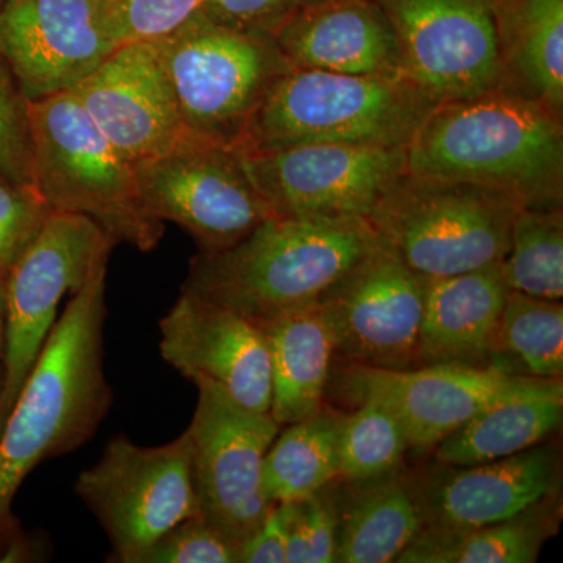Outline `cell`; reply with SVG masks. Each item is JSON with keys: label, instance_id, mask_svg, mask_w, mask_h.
<instances>
[{"label": "cell", "instance_id": "1", "mask_svg": "<svg viewBox=\"0 0 563 563\" xmlns=\"http://www.w3.org/2000/svg\"><path fill=\"white\" fill-rule=\"evenodd\" d=\"M406 161L413 176L477 185L526 209L562 207V117L510 88L433 107Z\"/></svg>", "mask_w": 563, "mask_h": 563}, {"label": "cell", "instance_id": "2", "mask_svg": "<svg viewBox=\"0 0 563 563\" xmlns=\"http://www.w3.org/2000/svg\"><path fill=\"white\" fill-rule=\"evenodd\" d=\"M107 262L73 292L0 431V526L18 488L46 459L92 439L113 393L103 372Z\"/></svg>", "mask_w": 563, "mask_h": 563}, {"label": "cell", "instance_id": "3", "mask_svg": "<svg viewBox=\"0 0 563 563\" xmlns=\"http://www.w3.org/2000/svg\"><path fill=\"white\" fill-rule=\"evenodd\" d=\"M377 242L362 218H269L235 246L192 258L181 291L262 325L321 301Z\"/></svg>", "mask_w": 563, "mask_h": 563}, {"label": "cell", "instance_id": "4", "mask_svg": "<svg viewBox=\"0 0 563 563\" xmlns=\"http://www.w3.org/2000/svg\"><path fill=\"white\" fill-rule=\"evenodd\" d=\"M435 106L406 77L288 68L252 113L235 150L309 143L407 146Z\"/></svg>", "mask_w": 563, "mask_h": 563}, {"label": "cell", "instance_id": "5", "mask_svg": "<svg viewBox=\"0 0 563 563\" xmlns=\"http://www.w3.org/2000/svg\"><path fill=\"white\" fill-rule=\"evenodd\" d=\"M33 187L51 210L84 214L114 243L152 251L163 236L141 199L139 173L95 124L76 92L29 102Z\"/></svg>", "mask_w": 563, "mask_h": 563}, {"label": "cell", "instance_id": "6", "mask_svg": "<svg viewBox=\"0 0 563 563\" xmlns=\"http://www.w3.org/2000/svg\"><path fill=\"white\" fill-rule=\"evenodd\" d=\"M520 209L488 188L406 172L374 207L368 222L413 273L437 279L501 263Z\"/></svg>", "mask_w": 563, "mask_h": 563}, {"label": "cell", "instance_id": "7", "mask_svg": "<svg viewBox=\"0 0 563 563\" xmlns=\"http://www.w3.org/2000/svg\"><path fill=\"white\" fill-rule=\"evenodd\" d=\"M152 44L185 128L233 147L274 81L288 69L269 36L222 27L199 14Z\"/></svg>", "mask_w": 563, "mask_h": 563}, {"label": "cell", "instance_id": "8", "mask_svg": "<svg viewBox=\"0 0 563 563\" xmlns=\"http://www.w3.org/2000/svg\"><path fill=\"white\" fill-rule=\"evenodd\" d=\"M114 244L90 218L52 210L38 235L10 266L0 431L57 321L62 299L109 261Z\"/></svg>", "mask_w": 563, "mask_h": 563}, {"label": "cell", "instance_id": "9", "mask_svg": "<svg viewBox=\"0 0 563 563\" xmlns=\"http://www.w3.org/2000/svg\"><path fill=\"white\" fill-rule=\"evenodd\" d=\"M76 492L109 536L111 561L139 563L169 529L199 515L187 432L162 446L114 437L77 477Z\"/></svg>", "mask_w": 563, "mask_h": 563}, {"label": "cell", "instance_id": "10", "mask_svg": "<svg viewBox=\"0 0 563 563\" xmlns=\"http://www.w3.org/2000/svg\"><path fill=\"white\" fill-rule=\"evenodd\" d=\"M136 173L152 217L180 225L206 254L235 246L276 217L247 176L240 152L195 132Z\"/></svg>", "mask_w": 563, "mask_h": 563}, {"label": "cell", "instance_id": "11", "mask_svg": "<svg viewBox=\"0 0 563 563\" xmlns=\"http://www.w3.org/2000/svg\"><path fill=\"white\" fill-rule=\"evenodd\" d=\"M192 384L199 399L185 432L199 517L240 547L272 509L263 462L282 428L272 413L240 406L210 380Z\"/></svg>", "mask_w": 563, "mask_h": 563}, {"label": "cell", "instance_id": "12", "mask_svg": "<svg viewBox=\"0 0 563 563\" xmlns=\"http://www.w3.org/2000/svg\"><path fill=\"white\" fill-rule=\"evenodd\" d=\"M239 152L276 217L368 220L407 172L406 146L309 143Z\"/></svg>", "mask_w": 563, "mask_h": 563}, {"label": "cell", "instance_id": "13", "mask_svg": "<svg viewBox=\"0 0 563 563\" xmlns=\"http://www.w3.org/2000/svg\"><path fill=\"white\" fill-rule=\"evenodd\" d=\"M401 47L404 77L433 103L503 87L493 0H376Z\"/></svg>", "mask_w": 563, "mask_h": 563}, {"label": "cell", "instance_id": "14", "mask_svg": "<svg viewBox=\"0 0 563 563\" xmlns=\"http://www.w3.org/2000/svg\"><path fill=\"white\" fill-rule=\"evenodd\" d=\"M547 380L551 379L479 366L387 369L351 363L339 373L336 384L347 401L390 410L401 422L409 448L428 451L493 404L536 390Z\"/></svg>", "mask_w": 563, "mask_h": 563}, {"label": "cell", "instance_id": "15", "mask_svg": "<svg viewBox=\"0 0 563 563\" xmlns=\"http://www.w3.org/2000/svg\"><path fill=\"white\" fill-rule=\"evenodd\" d=\"M321 302L335 354L376 368L407 369L420 363L424 277L380 240Z\"/></svg>", "mask_w": 563, "mask_h": 563}, {"label": "cell", "instance_id": "16", "mask_svg": "<svg viewBox=\"0 0 563 563\" xmlns=\"http://www.w3.org/2000/svg\"><path fill=\"white\" fill-rule=\"evenodd\" d=\"M120 46L109 0H5L0 54L29 102L76 90Z\"/></svg>", "mask_w": 563, "mask_h": 563}, {"label": "cell", "instance_id": "17", "mask_svg": "<svg viewBox=\"0 0 563 563\" xmlns=\"http://www.w3.org/2000/svg\"><path fill=\"white\" fill-rule=\"evenodd\" d=\"M161 352L191 383L210 380L255 412L272 409L268 340L242 314L181 291L161 320Z\"/></svg>", "mask_w": 563, "mask_h": 563}, {"label": "cell", "instance_id": "18", "mask_svg": "<svg viewBox=\"0 0 563 563\" xmlns=\"http://www.w3.org/2000/svg\"><path fill=\"white\" fill-rule=\"evenodd\" d=\"M77 98L110 143L139 168L188 131L152 43H124L77 85Z\"/></svg>", "mask_w": 563, "mask_h": 563}, {"label": "cell", "instance_id": "19", "mask_svg": "<svg viewBox=\"0 0 563 563\" xmlns=\"http://www.w3.org/2000/svg\"><path fill=\"white\" fill-rule=\"evenodd\" d=\"M407 484L421 531H473L525 512L558 495L561 465L554 448L537 446L479 465L448 466Z\"/></svg>", "mask_w": 563, "mask_h": 563}, {"label": "cell", "instance_id": "20", "mask_svg": "<svg viewBox=\"0 0 563 563\" xmlns=\"http://www.w3.org/2000/svg\"><path fill=\"white\" fill-rule=\"evenodd\" d=\"M269 38L288 68L404 77L398 36L376 0H318Z\"/></svg>", "mask_w": 563, "mask_h": 563}, {"label": "cell", "instance_id": "21", "mask_svg": "<svg viewBox=\"0 0 563 563\" xmlns=\"http://www.w3.org/2000/svg\"><path fill=\"white\" fill-rule=\"evenodd\" d=\"M501 263L424 279L420 363L487 368L509 292Z\"/></svg>", "mask_w": 563, "mask_h": 563}, {"label": "cell", "instance_id": "22", "mask_svg": "<svg viewBox=\"0 0 563 563\" xmlns=\"http://www.w3.org/2000/svg\"><path fill=\"white\" fill-rule=\"evenodd\" d=\"M268 340L273 398L269 413L280 428L320 412L331 377L335 339L321 301L258 325Z\"/></svg>", "mask_w": 563, "mask_h": 563}, {"label": "cell", "instance_id": "23", "mask_svg": "<svg viewBox=\"0 0 563 563\" xmlns=\"http://www.w3.org/2000/svg\"><path fill=\"white\" fill-rule=\"evenodd\" d=\"M503 87L562 117L563 0H493Z\"/></svg>", "mask_w": 563, "mask_h": 563}, {"label": "cell", "instance_id": "24", "mask_svg": "<svg viewBox=\"0 0 563 563\" xmlns=\"http://www.w3.org/2000/svg\"><path fill=\"white\" fill-rule=\"evenodd\" d=\"M563 420L562 379L504 399L477 413L433 448L437 462L470 466L523 453L559 431Z\"/></svg>", "mask_w": 563, "mask_h": 563}, {"label": "cell", "instance_id": "25", "mask_svg": "<svg viewBox=\"0 0 563 563\" xmlns=\"http://www.w3.org/2000/svg\"><path fill=\"white\" fill-rule=\"evenodd\" d=\"M357 487L346 506L339 507L335 562L398 561L421 531L409 487L398 474Z\"/></svg>", "mask_w": 563, "mask_h": 563}, {"label": "cell", "instance_id": "26", "mask_svg": "<svg viewBox=\"0 0 563 563\" xmlns=\"http://www.w3.org/2000/svg\"><path fill=\"white\" fill-rule=\"evenodd\" d=\"M558 495L525 512L473 531L420 532L399 563H533L559 529Z\"/></svg>", "mask_w": 563, "mask_h": 563}, {"label": "cell", "instance_id": "27", "mask_svg": "<svg viewBox=\"0 0 563 563\" xmlns=\"http://www.w3.org/2000/svg\"><path fill=\"white\" fill-rule=\"evenodd\" d=\"M340 418L320 410L277 433L263 462L269 503L307 501L339 479Z\"/></svg>", "mask_w": 563, "mask_h": 563}, {"label": "cell", "instance_id": "28", "mask_svg": "<svg viewBox=\"0 0 563 563\" xmlns=\"http://www.w3.org/2000/svg\"><path fill=\"white\" fill-rule=\"evenodd\" d=\"M487 368L536 379H562L561 301L507 292Z\"/></svg>", "mask_w": 563, "mask_h": 563}, {"label": "cell", "instance_id": "29", "mask_svg": "<svg viewBox=\"0 0 563 563\" xmlns=\"http://www.w3.org/2000/svg\"><path fill=\"white\" fill-rule=\"evenodd\" d=\"M509 291L532 298H563V214L559 209H523L515 214L509 251L501 263Z\"/></svg>", "mask_w": 563, "mask_h": 563}, {"label": "cell", "instance_id": "30", "mask_svg": "<svg viewBox=\"0 0 563 563\" xmlns=\"http://www.w3.org/2000/svg\"><path fill=\"white\" fill-rule=\"evenodd\" d=\"M407 448L402 424L390 410L379 404H358V410L340 418L339 479L365 485L390 477Z\"/></svg>", "mask_w": 563, "mask_h": 563}, {"label": "cell", "instance_id": "31", "mask_svg": "<svg viewBox=\"0 0 563 563\" xmlns=\"http://www.w3.org/2000/svg\"><path fill=\"white\" fill-rule=\"evenodd\" d=\"M0 176L33 185L29 101L0 54Z\"/></svg>", "mask_w": 563, "mask_h": 563}, {"label": "cell", "instance_id": "32", "mask_svg": "<svg viewBox=\"0 0 563 563\" xmlns=\"http://www.w3.org/2000/svg\"><path fill=\"white\" fill-rule=\"evenodd\" d=\"M203 0H109L118 43H155L179 31L201 10Z\"/></svg>", "mask_w": 563, "mask_h": 563}, {"label": "cell", "instance_id": "33", "mask_svg": "<svg viewBox=\"0 0 563 563\" xmlns=\"http://www.w3.org/2000/svg\"><path fill=\"white\" fill-rule=\"evenodd\" d=\"M51 211L33 185L0 176V272H9L38 235Z\"/></svg>", "mask_w": 563, "mask_h": 563}, {"label": "cell", "instance_id": "34", "mask_svg": "<svg viewBox=\"0 0 563 563\" xmlns=\"http://www.w3.org/2000/svg\"><path fill=\"white\" fill-rule=\"evenodd\" d=\"M240 547L202 520L187 518L162 536L139 563H236Z\"/></svg>", "mask_w": 563, "mask_h": 563}, {"label": "cell", "instance_id": "35", "mask_svg": "<svg viewBox=\"0 0 563 563\" xmlns=\"http://www.w3.org/2000/svg\"><path fill=\"white\" fill-rule=\"evenodd\" d=\"M318 0H203L199 16L233 31L269 36L302 7Z\"/></svg>", "mask_w": 563, "mask_h": 563}, {"label": "cell", "instance_id": "36", "mask_svg": "<svg viewBox=\"0 0 563 563\" xmlns=\"http://www.w3.org/2000/svg\"><path fill=\"white\" fill-rule=\"evenodd\" d=\"M325 488L295 506L292 525L306 547L307 563L335 562L339 504Z\"/></svg>", "mask_w": 563, "mask_h": 563}, {"label": "cell", "instance_id": "37", "mask_svg": "<svg viewBox=\"0 0 563 563\" xmlns=\"http://www.w3.org/2000/svg\"><path fill=\"white\" fill-rule=\"evenodd\" d=\"M292 503H276L250 539L240 544V562L287 563V533Z\"/></svg>", "mask_w": 563, "mask_h": 563}, {"label": "cell", "instance_id": "38", "mask_svg": "<svg viewBox=\"0 0 563 563\" xmlns=\"http://www.w3.org/2000/svg\"><path fill=\"white\" fill-rule=\"evenodd\" d=\"M5 279L7 272H0V387L3 379V357H5Z\"/></svg>", "mask_w": 563, "mask_h": 563}, {"label": "cell", "instance_id": "39", "mask_svg": "<svg viewBox=\"0 0 563 563\" xmlns=\"http://www.w3.org/2000/svg\"><path fill=\"white\" fill-rule=\"evenodd\" d=\"M3 2H5V0H0V9H2Z\"/></svg>", "mask_w": 563, "mask_h": 563}]
</instances>
